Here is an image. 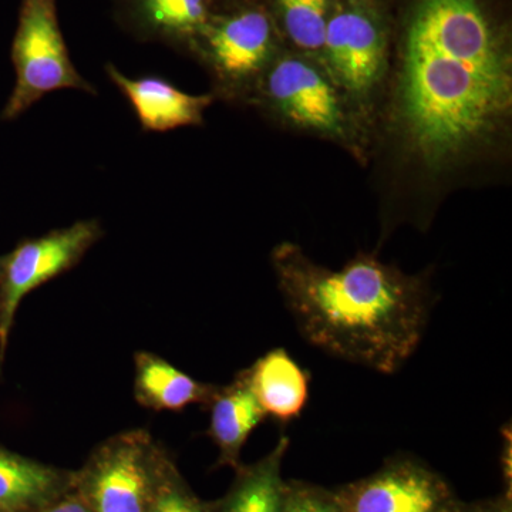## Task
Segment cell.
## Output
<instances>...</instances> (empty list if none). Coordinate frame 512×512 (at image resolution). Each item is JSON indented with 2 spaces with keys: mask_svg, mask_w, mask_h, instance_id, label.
Segmentation results:
<instances>
[{
  "mask_svg": "<svg viewBox=\"0 0 512 512\" xmlns=\"http://www.w3.org/2000/svg\"><path fill=\"white\" fill-rule=\"evenodd\" d=\"M215 2H217L218 9H224L229 8V6L241 5V3L256 2V0H215Z\"/></svg>",
  "mask_w": 512,
  "mask_h": 512,
  "instance_id": "obj_21",
  "label": "cell"
},
{
  "mask_svg": "<svg viewBox=\"0 0 512 512\" xmlns=\"http://www.w3.org/2000/svg\"><path fill=\"white\" fill-rule=\"evenodd\" d=\"M154 450L150 434L128 431L109 441L97 454L90 476L94 512H148Z\"/></svg>",
  "mask_w": 512,
  "mask_h": 512,
  "instance_id": "obj_8",
  "label": "cell"
},
{
  "mask_svg": "<svg viewBox=\"0 0 512 512\" xmlns=\"http://www.w3.org/2000/svg\"><path fill=\"white\" fill-rule=\"evenodd\" d=\"M0 268H2V256H0Z\"/></svg>",
  "mask_w": 512,
  "mask_h": 512,
  "instance_id": "obj_22",
  "label": "cell"
},
{
  "mask_svg": "<svg viewBox=\"0 0 512 512\" xmlns=\"http://www.w3.org/2000/svg\"><path fill=\"white\" fill-rule=\"evenodd\" d=\"M55 471L0 447V511L26 510L55 493Z\"/></svg>",
  "mask_w": 512,
  "mask_h": 512,
  "instance_id": "obj_16",
  "label": "cell"
},
{
  "mask_svg": "<svg viewBox=\"0 0 512 512\" xmlns=\"http://www.w3.org/2000/svg\"><path fill=\"white\" fill-rule=\"evenodd\" d=\"M392 45L384 0H336L319 56L343 89L360 96L383 76Z\"/></svg>",
  "mask_w": 512,
  "mask_h": 512,
  "instance_id": "obj_5",
  "label": "cell"
},
{
  "mask_svg": "<svg viewBox=\"0 0 512 512\" xmlns=\"http://www.w3.org/2000/svg\"><path fill=\"white\" fill-rule=\"evenodd\" d=\"M42 512H94L92 505L80 497H70Z\"/></svg>",
  "mask_w": 512,
  "mask_h": 512,
  "instance_id": "obj_20",
  "label": "cell"
},
{
  "mask_svg": "<svg viewBox=\"0 0 512 512\" xmlns=\"http://www.w3.org/2000/svg\"><path fill=\"white\" fill-rule=\"evenodd\" d=\"M284 43L262 2L218 9L191 53L207 64L222 89L237 93L255 82Z\"/></svg>",
  "mask_w": 512,
  "mask_h": 512,
  "instance_id": "obj_4",
  "label": "cell"
},
{
  "mask_svg": "<svg viewBox=\"0 0 512 512\" xmlns=\"http://www.w3.org/2000/svg\"><path fill=\"white\" fill-rule=\"evenodd\" d=\"M500 512H505V511H500Z\"/></svg>",
  "mask_w": 512,
  "mask_h": 512,
  "instance_id": "obj_23",
  "label": "cell"
},
{
  "mask_svg": "<svg viewBox=\"0 0 512 512\" xmlns=\"http://www.w3.org/2000/svg\"><path fill=\"white\" fill-rule=\"evenodd\" d=\"M103 237L97 220L74 222L39 238L20 241L2 256L0 268V365L22 299L39 286L72 269Z\"/></svg>",
  "mask_w": 512,
  "mask_h": 512,
  "instance_id": "obj_6",
  "label": "cell"
},
{
  "mask_svg": "<svg viewBox=\"0 0 512 512\" xmlns=\"http://www.w3.org/2000/svg\"><path fill=\"white\" fill-rule=\"evenodd\" d=\"M148 512H205L202 505L173 476L153 487Z\"/></svg>",
  "mask_w": 512,
  "mask_h": 512,
  "instance_id": "obj_18",
  "label": "cell"
},
{
  "mask_svg": "<svg viewBox=\"0 0 512 512\" xmlns=\"http://www.w3.org/2000/svg\"><path fill=\"white\" fill-rule=\"evenodd\" d=\"M308 56L279 53L262 73V94L292 123L328 136L345 137L338 92Z\"/></svg>",
  "mask_w": 512,
  "mask_h": 512,
  "instance_id": "obj_7",
  "label": "cell"
},
{
  "mask_svg": "<svg viewBox=\"0 0 512 512\" xmlns=\"http://www.w3.org/2000/svg\"><path fill=\"white\" fill-rule=\"evenodd\" d=\"M16 83L2 120L26 113L46 94L73 89L96 94V87L77 72L60 28L57 0H22L12 43Z\"/></svg>",
  "mask_w": 512,
  "mask_h": 512,
  "instance_id": "obj_3",
  "label": "cell"
},
{
  "mask_svg": "<svg viewBox=\"0 0 512 512\" xmlns=\"http://www.w3.org/2000/svg\"><path fill=\"white\" fill-rule=\"evenodd\" d=\"M104 72L128 100L144 131L165 133L180 127L201 126L204 111L211 106V94H188L158 76L127 77L114 64Z\"/></svg>",
  "mask_w": 512,
  "mask_h": 512,
  "instance_id": "obj_11",
  "label": "cell"
},
{
  "mask_svg": "<svg viewBox=\"0 0 512 512\" xmlns=\"http://www.w3.org/2000/svg\"><path fill=\"white\" fill-rule=\"evenodd\" d=\"M399 60L397 121L424 163L483 146L512 106L511 25L504 0H384Z\"/></svg>",
  "mask_w": 512,
  "mask_h": 512,
  "instance_id": "obj_1",
  "label": "cell"
},
{
  "mask_svg": "<svg viewBox=\"0 0 512 512\" xmlns=\"http://www.w3.org/2000/svg\"><path fill=\"white\" fill-rule=\"evenodd\" d=\"M0 512H5V511H0Z\"/></svg>",
  "mask_w": 512,
  "mask_h": 512,
  "instance_id": "obj_24",
  "label": "cell"
},
{
  "mask_svg": "<svg viewBox=\"0 0 512 512\" xmlns=\"http://www.w3.org/2000/svg\"><path fill=\"white\" fill-rule=\"evenodd\" d=\"M284 512H343L338 501L329 500L306 488L286 490Z\"/></svg>",
  "mask_w": 512,
  "mask_h": 512,
  "instance_id": "obj_19",
  "label": "cell"
},
{
  "mask_svg": "<svg viewBox=\"0 0 512 512\" xmlns=\"http://www.w3.org/2000/svg\"><path fill=\"white\" fill-rule=\"evenodd\" d=\"M288 437H282L275 450L241 477L224 512H284L286 488L281 480V461Z\"/></svg>",
  "mask_w": 512,
  "mask_h": 512,
  "instance_id": "obj_17",
  "label": "cell"
},
{
  "mask_svg": "<svg viewBox=\"0 0 512 512\" xmlns=\"http://www.w3.org/2000/svg\"><path fill=\"white\" fill-rule=\"evenodd\" d=\"M244 372L266 416L291 421L305 409L308 376L285 349L271 350Z\"/></svg>",
  "mask_w": 512,
  "mask_h": 512,
  "instance_id": "obj_12",
  "label": "cell"
},
{
  "mask_svg": "<svg viewBox=\"0 0 512 512\" xmlns=\"http://www.w3.org/2000/svg\"><path fill=\"white\" fill-rule=\"evenodd\" d=\"M343 512H450L447 491L412 463L392 464L338 501Z\"/></svg>",
  "mask_w": 512,
  "mask_h": 512,
  "instance_id": "obj_10",
  "label": "cell"
},
{
  "mask_svg": "<svg viewBox=\"0 0 512 512\" xmlns=\"http://www.w3.org/2000/svg\"><path fill=\"white\" fill-rule=\"evenodd\" d=\"M217 10L215 0H116L114 20L138 42L191 53Z\"/></svg>",
  "mask_w": 512,
  "mask_h": 512,
  "instance_id": "obj_9",
  "label": "cell"
},
{
  "mask_svg": "<svg viewBox=\"0 0 512 512\" xmlns=\"http://www.w3.org/2000/svg\"><path fill=\"white\" fill-rule=\"evenodd\" d=\"M217 389L197 382L153 353L136 355V397L148 409L180 412L191 404H210Z\"/></svg>",
  "mask_w": 512,
  "mask_h": 512,
  "instance_id": "obj_14",
  "label": "cell"
},
{
  "mask_svg": "<svg viewBox=\"0 0 512 512\" xmlns=\"http://www.w3.org/2000/svg\"><path fill=\"white\" fill-rule=\"evenodd\" d=\"M284 43L303 55H320L336 0H261Z\"/></svg>",
  "mask_w": 512,
  "mask_h": 512,
  "instance_id": "obj_15",
  "label": "cell"
},
{
  "mask_svg": "<svg viewBox=\"0 0 512 512\" xmlns=\"http://www.w3.org/2000/svg\"><path fill=\"white\" fill-rule=\"evenodd\" d=\"M278 285L303 338L329 355L393 375L419 348L427 286L372 255L338 271L284 242L272 254Z\"/></svg>",
  "mask_w": 512,
  "mask_h": 512,
  "instance_id": "obj_2",
  "label": "cell"
},
{
  "mask_svg": "<svg viewBox=\"0 0 512 512\" xmlns=\"http://www.w3.org/2000/svg\"><path fill=\"white\" fill-rule=\"evenodd\" d=\"M211 439L220 448L224 463L237 464L239 453L252 433L265 419L266 414L249 389L245 372L239 373L234 382L217 389L210 402Z\"/></svg>",
  "mask_w": 512,
  "mask_h": 512,
  "instance_id": "obj_13",
  "label": "cell"
}]
</instances>
